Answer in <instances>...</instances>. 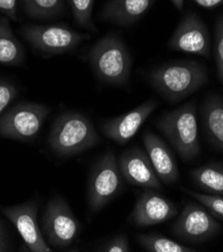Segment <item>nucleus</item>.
Returning a JSON list of instances; mask_svg holds the SVG:
<instances>
[{"instance_id": "2", "label": "nucleus", "mask_w": 223, "mask_h": 252, "mask_svg": "<svg viewBox=\"0 0 223 252\" xmlns=\"http://www.w3.org/2000/svg\"><path fill=\"white\" fill-rule=\"evenodd\" d=\"M47 142L58 156L72 157L96 147L100 136L86 115L65 112L55 120Z\"/></svg>"}, {"instance_id": "7", "label": "nucleus", "mask_w": 223, "mask_h": 252, "mask_svg": "<svg viewBox=\"0 0 223 252\" xmlns=\"http://www.w3.org/2000/svg\"><path fill=\"white\" fill-rule=\"evenodd\" d=\"M81 232V223L66 201L54 196L45 206L42 215V234L47 243L57 248L73 244Z\"/></svg>"}, {"instance_id": "9", "label": "nucleus", "mask_w": 223, "mask_h": 252, "mask_svg": "<svg viewBox=\"0 0 223 252\" xmlns=\"http://www.w3.org/2000/svg\"><path fill=\"white\" fill-rule=\"evenodd\" d=\"M221 231L217 219L200 203L189 202L173 223L171 232L177 239L192 244L204 243Z\"/></svg>"}, {"instance_id": "28", "label": "nucleus", "mask_w": 223, "mask_h": 252, "mask_svg": "<svg viewBox=\"0 0 223 252\" xmlns=\"http://www.w3.org/2000/svg\"><path fill=\"white\" fill-rule=\"evenodd\" d=\"M11 249V243L9 235L4 223L0 220V252L9 251Z\"/></svg>"}, {"instance_id": "20", "label": "nucleus", "mask_w": 223, "mask_h": 252, "mask_svg": "<svg viewBox=\"0 0 223 252\" xmlns=\"http://www.w3.org/2000/svg\"><path fill=\"white\" fill-rule=\"evenodd\" d=\"M137 242L149 252H195L196 250L158 233H140Z\"/></svg>"}, {"instance_id": "10", "label": "nucleus", "mask_w": 223, "mask_h": 252, "mask_svg": "<svg viewBox=\"0 0 223 252\" xmlns=\"http://www.w3.org/2000/svg\"><path fill=\"white\" fill-rule=\"evenodd\" d=\"M1 212L17 229L26 247L32 252H51V246L46 243L40 231L37 220L38 201L30 200L13 206L0 207Z\"/></svg>"}, {"instance_id": "13", "label": "nucleus", "mask_w": 223, "mask_h": 252, "mask_svg": "<svg viewBox=\"0 0 223 252\" xmlns=\"http://www.w3.org/2000/svg\"><path fill=\"white\" fill-rule=\"evenodd\" d=\"M118 165L123 178L130 184L144 189L163 190L150 159L141 148L134 147L125 151L120 156Z\"/></svg>"}, {"instance_id": "29", "label": "nucleus", "mask_w": 223, "mask_h": 252, "mask_svg": "<svg viewBox=\"0 0 223 252\" xmlns=\"http://www.w3.org/2000/svg\"><path fill=\"white\" fill-rule=\"evenodd\" d=\"M192 1L204 8H213L223 5V0H192Z\"/></svg>"}, {"instance_id": "16", "label": "nucleus", "mask_w": 223, "mask_h": 252, "mask_svg": "<svg viewBox=\"0 0 223 252\" xmlns=\"http://www.w3.org/2000/svg\"><path fill=\"white\" fill-rule=\"evenodd\" d=\"M155 0H110L101 13V19L122 27L137 22L150 9Z\"/></svg>"}, {"instance_id": "18", "label": "nucleus", "mask_w": 223, "mask_h": 252, "mask_svg": "<svg viewBox=\"0 0 223 252\" xmlns=\"http://www.w3.org/2000/svg\"><path fill=\"white\" fill-rule=\"evenodd\" d=\"M24 60L26 52L11 30L9 18L0 16V64L18 66Z\"/></svg>"}, {"instance_id": "12", "label": "nucleus", "mask_w": 223, "mask_h": 252, "mask_svg": "<svg viewBox=\"0 0 223 252\" xmlns=\"http://www.w3.org/2000/svg\"><path fill=\"white\" fill-rule=\"evenodd\" d=\"M178 213L177 206L153 189H145L136 200L129 221L137 227L164 223Z\"/></svg>"}, {"instance_id": "15", "label": "nucleus", "mask_w": 223, "mask_h": 252, "mask_svg": "<svg viewBox=\"0 0 223 252\" xmlns=\"http://www.w3.org/2000/svg\"><path fill=\"white\" fill-rule=\"evenodd\" d=\"M143 144L160 181L167 185L178 182V165L174 155L165 142L155 133L146 131L143 135Z\"/></svg>"}, {"instance_id": "30", "label": "nucleus", "mask_w": 223, "mask_h": 252, "mask_svg": "<svg viewBox=\"0 0 223 252\" xmlns=\"http://www.w3.org/2000/svg\"><path fill=\"white\" fill-rule=\"evenodd\" d=\"M171 2L173 3L178 10H182L184 6V0H171Z\"/></svg>"}, {"instance_id": "3", "label": "nucleus", "mask_w": 223, "mask_h": 252, "mask_svg": "<svg viewBox=\"0 0 223 252\" xmlns=\"http://www.w3.org/2000/svg\"><path fill=\"white\" fill-rule=\"evenodd\" d=\"M89 62L96 78L107 85L124 86L130 79V52L125 42L115 33L107 34L92 46Z\"/></svg>"}, {"instance_id": "4", "label": "nucleus", "mask_w": 223, "mask_h": 252, "mask_svg": "<svg viewBox=\"0 0 223 252\" xmlns=\"http://www.w3.org/2000/svg\"><path fill=\"white\" fill-rule=\"evenodd\" d=\"M156 127L174 147L182 161H192L199 155L200 143L194 103H187L164 114L156 122Z\"/></svg>"}, {"instance_id": "26", "label": "nucleus", "mask_w": 223, "mask_h": 252, "mask_svg": "<svg viewBox=\"0 0 223 252\" xmlns=\"http://www.w3.org/2000/svg\"><path fill=\"white\" fill-rule=\"evenodd\" d=\"M215 62L221 80L223 78V16L217 21L215 30Z\"/></svg>"}, {"instance_id": "22", "label": "nucleus", "mask_w": 223, "mask_h": 252, "mask_svg": "<svg viewBox=\"0 0 223 252\" xmlns=\"http://www.w3.org/2000/svg\"><path fill=\"white\" fill-rule=\"evenodd\" d=\"M67 1L74 21L77 22L79 27L91 32H96L97 30L92 18L95 0H67Z\"/></svg>"}, {"instance_id": "17", "label": "nucleus", "mask_w": 223, "mask_h": 252, "mask_svg": "<svg viewBox=\"0 0 223 252\" xmlns=\"http://www.w3.org/2000/svg\"><path fill=\"white\" fill-rule=\"evenodd\" d=\"M201 114L207 140L223 153V98L215 94L207 96Z\"/></svg>"}, {"instance_id": "23", "label": "nucleus", "mask_w": 223, "mask_h": 252, "mask_svg": "<svg viewBox=\"0 0 223 252\" xmlns=\"http://www.w3.org/2000/svg\"><path fill=\"white\" fill-rule=\"evenodd\" d=\"M188 195L194 198L197 202L202 204L207 210L218 219L223 220V197L217 195H210V194H201L197 193L189 189H184Z\"/></svg>"}, {"instance_id": "24", "label": "nucleus", "mask_w": 223, "mask_h": 252, "mask_svg": "<svg viewBox=\"0 0 223 252\" xmlns=\"http://www.w3.org/2000/svg\"><path fill=\"white\" fill-rule=\"evenodd\" d=\"M19 90L10 80L0 77V118L17 97Z\"/></svg>"}, {"instance_id": "31", "label": "nucleus", "mask_w": 223, "mask_h": 252, "mask_svg": "<svg viewBox=\"0 0 223 252\" xmlns=\"http://www.w3.org/2000/svg\"><path fill=\"white\" fill-rule=\"evenodd\" d=\"M221 83H222V84H223V78H222V79H221Z\"/></svg>"}, {"instance_id": "1", "label": "nucleus", "mask_w": 223, "mask_h": 252, "mask_svg": "<svg viewBox=\"0 0 223 252\" xmlns=\"http://www.w3.org/2000/svg\"><path fill=\"white\" fill-rule=\"evenodd\" d=\"M207 70L194 61L162 64L148 73L150 85L169 102L178 103L207 83Z\"/></svg>"}, {"instance_id": "6", "label": "nucleus", "mask_w": 223, "mask_h": 252, "mask_svg": "<svg viewBox=\"0 0 223 252\" xmlns=\"http://www.w3.org/2000/svg\"><path fill=\"white\" fill-rule=\"evenodd\" d=\"M19 32L34 49L45 55L69 53L91 38V34L76 32L63 24H27L19 29Z\"/></svg>"}, {"instance_id": "14", "label": "nucleus", "mask_w": 223, "mask_h": 252, "mask_svg": "<svg viewBox=\"0 0 223 252\" xmlns=\"http://www.w3.org/2000/svg\"><path fill=\"white\" fill-rule=\"evenodd\" d=\"M155 99H148L134 110L101 124L102 133L119 145L127 144L141 129L148 117L158 107Z\"/></svg>"}, {"instance_id": "8", "label": "nucleus", "mask_w": 223, "mask_h": 252, "mask_svg": "<svg viewBox=\"0 0 223 252\" xmlns=\"http://www.w3.org/2000/svg\"><path fill=\"white\" fill-rule=\"evenodd\" d=\"M49 112V108L41 104H16L0 118V137L19 142L34 141Z\"/></svg>"}, {"instance_id": "25", "label": "nucleus", "mask_w": 223, "mask_h": 252, "mask_svg": "<svg viewBox=\"0 0 223 252\" xmlns=\"http://www.w3.org/2000/svg\"><path fill=\"white\" fill-rule=\"evenodd\" d=\"M96 251H102V252H130L131 247H130L128 236L125 233L117 234V235L111 237L109 240H107L102 245L98 246L96 248Z\"/></svg>"}, {"instance_id": "21", "label": "nucleus", "mask_w": 223, "mask_h": 252, "mask_svg": "<svg viewBox=\"0 0 223 252\" xmlns=\"http://www.w3.org/2000/svg\"><path fill=\"white\" fill-rule=\"evenodd\" d=\"M26 13L33 19H49L63 13L64 0H22Z\"/></svg>"}, {"instance_id": "11", "label": "nucleus", "mask_w": 223, "mask_h": 252, "mask_svg": "<svg viewBox=\"0 0 223 252\" xmlns=\"http://www.w3.org/2000/svg\"><path fill=\"white\" fill-rule=\"evenodd\" d=\"M175 52L210 57V35L203 20L195 13L186 14L168 41Z\"/></svg>"}, {"instance_id": "19", "label": "nucleus", "mask_w": 223, "mask_h": 252, "mask_svg": "<svg viewBox=\"0 0 223 252\" xmlns=\"http://www.w3.org/2000/svg\"><path fill=\"white\" fill-rule=\"evenodd\" d=\"M192 181L210 195L223 197V165L217 162L207 163L190 172Z\"/></svg>"}, {"instance_id": "27", "label": "nucleus", "mask_w": 223, "mask_h": 252, "mask_svg": "<svg viewBox=\"0 0 223 252\" xmlns=\"http://www.w3.org/2000/svg\"><path fill=\"white\" fill-rule=\"evenodd\" d=\"M0 13L17 21V0H0Z\"/></svg>"}, {"instance_id": "5", "label": "nucleus", "mask_w": 223, "mask_h": 252, "mask_svg": "<svg viewBox=\"0 0 223 252\" xmlns=\"http://www.w3.org/2000/svg\"><path fill=\"white\" fill-rule=\"evenodd\" d=\"M123 179L113 152L106 153L96 161L88 185V205L92 213L100 212L120 195Z\"/></svg>"}]
</instances>
